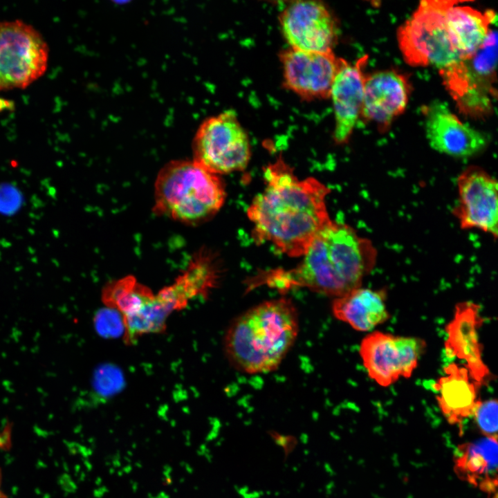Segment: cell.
I'll return each instance as SVG.
<instances>
[{"label":"cell","mask_w":498,"mask_h":498,"mask_svg":"<svg viewBox=\"0 0 498 498\" xmlns=\"http://www.w3.org/2000/svg\"><path fill=\"white\" fill-rule=\"evenodd\" d=\"M264 178V189L248 209L255 239L288 256H302L331 221L325 201L329 190L314 178L298 179L282 158L266 167Z\"/></svg>","instance_id":"1"},{"label":"cell","mask_w":498,"mask_h":498,"mask_svg":"<svg viewBox=\"0 0 498 498\" xmlns=\"http://www.w3.org/2000/svg\"><path fill=\"white\" fill-rule=\"evenodd\" d=\"M302 256L296 267L271 271L265 282L282 291L305 287L335 298L361 286L375 267L378 254L371 240L347 224L331 221Z\"/></svg>","instance_id":"2"},{"label":"cell","mask_w":498,"mask_h":498,"mask_svg":"<svg viewBox=\"0 0 498 498\" xmlns=\"http://www.w3.org/2000/svg\"><path fill=\"white\" fill-rule=\"evenodd\" d=\"M299 332L293 302L282 297L263 302L236 317L225 333L228 361L247 374L275 370L293 347Z\"/></svg>","instance_id":"3"},{"label":"cell","mask_w":498,"mask_h":498,"mask_svg":"<svg viewBox=\"0 0 498 498\" xmlns=\"http://www.w3.org/2000/svg\"><path fill=\"white\" fill-rule=\"evenodd\" d=\"M155 209L178 221L199 223L214 216L225 199L219 175L192 160H174L155 182Z\"/></svg>","instance_id":"4"},{"label":"cell","mask_w":498,"mask_h":498,"mask_svg":"<svg viewBox=\"0 0 498 498\" xmlns=\"http://www.w3.org/2000/svg\"><path fill=\"white\" fill-rule=\"evenodd\" d=\"M453 1H423L399 28V47L409 64L433 66L440 71L463 59L446 21V11Z\"/></svg>","instance_id":"5"},{"label":"cell","mask_w":498,"mask_h":498,"mask_svg":"<svg viewBox=\"0 0 498 498\" xmlns=\"http://www.w3.org/2000/svg\"><path fill=\"white\" fill-rule=\"evenodd\" d=\"M496 27L497 24L490 28L483 43L474 54L440 70L445 86L460 111L466 115L481 116L492 111L496 97Z\"/></svg>","instance_id":"6"},{"label":"cell","mask_w":498,"mask_h":498,"mask_svg":"<svg viewBox=\"0 0 498 498\" xmlns=\"http://www.w3.org/2000/svg\"><path fill=\"white\" fill-rule=\"evenodd\" d=\"M48 52L42 35L30 24L0 21V91L24 89L42 77Z\"/></svg>","instance_id":"7"},{"label":"cell","mask_w":498,"mask_h":498,"mask_svg":"<svg viewBox=\"0 0 498 498\" xmlns=\"http://www.w3.org/2000/svg\"><path fill=\"white\" fill-rule=\"evenodd\" d=\"M193 151L195 161L218 175L243 170L251 156L248 134L232 111L209 117L200 124Z\"/></svg>","instance_id":"8"},{"label":"cell","mask_w":498,"mask_h":498,"mask_svg":"<svg viewBox=\"0 0 498 498\" xmlns=\"http://www.w3.org/2000/svg\"><path fill=\"white\" fill-rule=\"evenodd\" d=\"M420 338L374 331L361 341L359 353L369 376L382 387L409 378L426 349Z\"/></svg>","instance_id":"9"},{"label":"cell","mask_w":498,"mask_h":498,"mask_svg":"<svg viewBox=\"0 0 498 498\" xmlns=\"http://www.w3.org/2000/svg\"><path fill=\"white\" fill-rule=\"evenodd\" d=\"M457 202L453 215L463 230L477 229L491 235L498 234L497 181L485 169L472 165L456 178Z\"/></svg>","instance_id":"10"},{"label":"cell","mask_w":498,"mask_h":498,"mask_svg":"<svg viewBox=\"0 0 498 498\" xmlns=\"http://www.w3.org/2000/svg\"><path fill=\"white\" fill-rule=\"evenodd\" d=\"M283 84L304 100L330 98L335 77L344 61L328 52L304 51L292 48L279 54Z\"/></svg>","instance_id":"11"},{"label":"cell","mask_w":498,"mask_h":498,"mask_svg":"<svg viewBox=\"0 0 498 498\" xmlns=\"http://www.w3.org/2000/svg\"><path fill=\"white\" fill-rule=\"evenodd\" d=\"M279 21L290 48L311 52L332 50L336 39V22L322 3L293 1L281 12Z\"/></svg>","instance_id":"12"},{"label":"cell","mask_w":498,"mask_h":498,"mask_svg":"<svg viewBox=\"0 0 498 498\" xmlns=\"http://www.w3.org/2000/svg\"><path fill=\"white\" fill-rule=\"evenodd\" d=\"M480 309L479 305L470 301L455 306L453 317L445 326L444 347L449 357L465 362L471 378L482 387L491 378V374L482 357L479 330L483 320Z\"/></svg>","instance_id":"13"},{"label":"cell","mask_w":498,"mask_h":498,"mask_svg":"<svg viewBox=\"0 0 498 498\" xmlns=\"http://www.w3.org/2000/svg\"><path fill=\"white\" fill-rule=\"evenodd\" d=\"M427 140L436 151L456 158H469L481 153L488 144L482 132L463 123L440 100L423 109Z\"/></svg>","instance_id":"14"},{"label":"cell","mask_w":498,"mask_h":498,"mask_svg":"<svg viewBox=\"0 0 498 498\" xmlns=\"http://www.w3.org/2000/svg\"><path fill=\"white\" fill-rule=\"evenodd\" d=\"M409 86L405 77L393 70L365 76L360 116L387 129L405 109Z\"/></svg>","instance_id":"15"},{"label":"cell","mask_w":498,"mask_h":498,"mask_svg":"<svg viewBox=\"0 0 498 498\" xmlns=\"http://www.w3.org/2000/svg\"><path fill=\"white\" fill-rule=\"evenodd\" d=\"M365 62V58L354 64L344 60L331 87L330 97L335 116L333 139L338 144L349 140L360 116L365 78L362 68Z\"/></svg>","instance_id":"16"},{"label":"cell","mask_w":498,"mask_h":498,"mask_svg":"<svg viewBox=\"0 0 498 498\" xmlns=\"http://www.w3.org/2000/svg\"><path fill=\"white\" fill-rule=\"evenodd\" d=\"M443 373L432 385L439 407L450 425L461 426L473 416L481 401L478 395L481 387L464 366L455 362L445 366Z\"/></svg>","instance_id":"17"},{"label":"cell","mask_w":498,"mask_h":498,"mask_svg":"<svg viewBox=\"0 0 498 498\" xmlns=\"http://www.w3.org/2000/svg\"><path fill=\"white\" fill-rule=\"evenodd\" d=\"M497 439L483 436L458 445L454 455L456 476L490 495L498 485Z\"/></svg>","instance_id":"18"},{"label":"cell","mask_w":498,"mask_h":498,"mask_svg":"<svg viewBox=\"0 0 498 498\" xmlns=\"http://www.w3.org/2000/svg\"><path fill=\"white\" fill-rule=\"evenodd\" d=\"M387 292L358 287L332 302V313L338 320L358 331H370L389 318Z\"/></svg>","instance_id":"19"},{"label":"cell","mask_w":498,"mask_h":498,"mask_svg":"<svg viewBox=\"0 0 498 498\" xmlns=\"http://www.w3.org/2000/svg\"><path fill=\"white\" fill-rule=\"evenodd\" d=\"M463 1H454L446 11V21L452 38L462 58L474 54L482 45L497 17L492 10L481 12Z\"/></svg>","instance_id":"20"},{"label":"cell","mask_w":498,"mask_h":498,"mask_svg":"<svg viewBox=\"0 0 498 498\" xmlns=\"http://www.w3.org/2000/svg\"><path fill=\"white\" fill-rule=\"evenodd\" d=\"M154 294L133 277H125L109 284L103 290L102 300L122 317L136 314Z\"/></svg>","instance_id":"21"},{"label":"cell","mask_w":498,"mask_h":498,"mask_svg":"<svg viewBox=\"0 0 498 498\" xmlns=\"http://www.w3.org/2000/svg\"><path fill=\"white\" fill-rule=\"evenodd\" d=\"M124 383L121 371L113 365H102L97 369L93 378L94 397L105 399L118 391Z\"/></svg>","instance_id":"22"},{"label":"cell","mask_w":498,"mask_h":498,"mask_svg":"<svg viewBox=\"0 0 498 498\" xmlns=\"http://www.w3.org/2000/svg\"><path fill=\"white\" fill-rule=\"evenodd\" d=\"M498 403L496 398L479 402L472 416L483 436L497 439Z\"/></svg>","instance_id":"23"},{"label":"cell","mask_w":498,"mask_h":498,"mask_svg":"<svg viewBox=\"0 0 498 498\" xmlns=\"http://www.w3.org/2000/svg\"><path fill=\"white\" fill-rule=\"evenodd\" d=\"M96 331L104 338H116L124 331L123 317L118 311L108 308L101 309L94 317Z\"/></svg>","instance_id":"24"},{"label":"cell","mask_w":498,"mask_h":498,"mask_svg":"<svg viewBox=\"0 0 498 498\" xmlns=\"http://www.w3.org/2000/svg\"><path fill=\"white\" fill-rule=\"evenodd\" d=\"M23 202L22 194L9 183L0 185V213L12 215L19 210Z\"/></svg>","instance_id":"25"},{"label":"cell","mask_w":498,"mask_h":498,"mask_svg":"<svg viewBox=\"0 0 498 498\" xmlns=\"http://www.w3.org/2000/svg\"><path fill=\"white\" fill-rule=\"evenodd\" d=\"M0 498H8V496L2 489V474L0 469Z\"/></svg>","instance_id":"26"},{"label":"cell","mask_w":498,"mask_h":498,"mask_svg":"<svg viewBox=\"0 0 498 498\" xmlns=\"http://www.w3.org/2000/svg\"><path fill=\"white\" fill-rule=\"evenodd\" d=\"M492 498H497V492L492 496Z\"/></svg>","instance_id":"27"}]
</instances>
